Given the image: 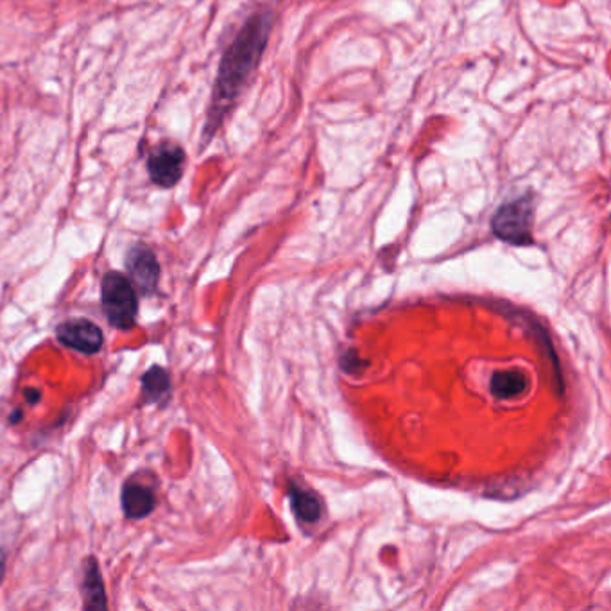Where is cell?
I'll list each match as a JSON object with an SVG mask.
<instances>
[{"label":"cell","mask_w":611,"mask_h":611,"mask_svg":"<svg viewBox=\"0 0 611 611\" xmlns=\"http://www.w3.org/2000/svg\"><path fill=\"white\" fill-rule=\"evenodd\" d=\"M273 30V16L270 11H262L246 20L220 58L216 83L212 90L211 106L206 112L205 126L201 135V149L214 140L226 118L234 112L235 104L245 92L260 58L264 55Z\"/></svg>","instance_id":"1"},{"label":"cell","mask_w":611,"mask_h":611,"mask_svg":"<svg viewBox=\"0 0 611 611\" xmlns=\"http://www.w3.org/2000/svg\"><path fill=\"white\" fill-rule=\"evenodd\" d=\"M101 305L113 328L129 330L137 324V291L123 273L112 271L104 276L101 282Z\"/></svg>","instance_id":"2"},{"label":"cell","mask_w":611,"mask_h":611,"mask_svg":"<svg viewBox=\"0 0 611 611\" xmlns=\"http://www.w3.org/2000/svg\"><path fill=\"white\" fill-rule=\"evenodd\" d=\"M534 201L533 197L520 196L500 206L491 220L494 231L499 239L511 245H531V226H533Z\"/></svg>","instance_id":"3"},{"label":"cell","mask_w":611,"mask_h":611,"mask_svg":"<svg viewBox=\"0 0 611 611\" xmlns=\"http://www.w3.org/2000/svg\"><path fill=\"white\" fill-rule=\"evenodd\" d=\"M186 155L180 144L163 140L149 151L147 172L160 189H174L185 172Z\"/></svg>","instance_id":"4"},{"label":"cell","mask_w":611,"mask_h":611,"mask_svg":"<svg viewBox=\"0 0 611 611\" xmlns=\"http://www.w3.org/2000/svg\"><path fill=\"white\" fill-rule=\"evenodd\" d=\"M127 279L144 294H152L160 282L157 254L146 245H135L126 254Z\"/></svg>","instance_id":"5"},{"label":"cell","mask_w":611,"mask_h":611,"mask_svg":"<svg viewBox=\"0 0 611 611\" xmlns=\"http://www.w3.org/2000/svg\"><path fill=\"white\" fill-rule=\"evenodd\" d=\"M56 338L64 347L76 352L98 353L103 348V330L89 319H70L56 328Z\"/></svg>","instance_id":"6"},{"label":"cell","mask_w":611,"mask_h":611,"mask_svg":"<svg viewBox=\"0 0 611 611\" xmlns=\"http://www.w3.org/2000/svg\"><path fill=\"white\" fill-rule=\"evenodd\" d=\"M121 500H123L124 514L132 520L146 519L157 506L152 489L146 485H138V483H127Z\"/></svg>","instance_id":"7"},{"label":"cell","mask_w":611,"mask_h":611,"mask_svg":"<svg viewBox=\"0 0 611 611\" xmlns=\"http://www.w3.org/2000/svg\"><path fill=\"white\" fill-rule=\"evenodd\" d=\"M81 588H83L84 608L87 610H103V608L109 607L103 577H101L98 562L93 557H89L84 562L83 587Z\"/></svg>","instance_id":"8"},{"label":"cell","mask_w":611,"mask_h":611,"mask_svg":"<svg viewBox=\"0 0 611 611\" xmlns=\"http://www.w3.org/2000/svg\"><path fill=\"white\" fill-rule=\"evenodd\" d=\"M171 393V377L162 366H152L143 375V396L146 404H160Z\"/></svg>","instance_id":"9"},{"label":"cell","mask_w":611,"mask_h":611,"mask_svg":"<svg viewBox=\"0 0 611 611\" xmlns=\"http://www.w3.org/2000/svg\"><path fill=\"white\" fill-rule=\"evenodd\" d=\"M528 378L522 372H499L491 378V393L499 398H509L523 393Z\"/></svg>","instance_id":"10"},{"label":"cell","mask_w":611,"mask_h":611,"mask_svg":"<svg viewBox=\"0 0 611 611\" xmlns=\"http://www.w3.org/2000/svg\"><path fill=\"white\" fill-rule=\"evenodd\" d=\"M291 500H293L294 513L298 514L299 520L316 522L319 519L321 503L316 495L310 494L307 489L294 488L291 491Z\"/></svg>","instance_id":"11"},{"label":"cell","mask_w":611,"mask_h":611,"mask_svg":"<svg viewBox=\"0 0 611 611\" xmlns=\"http://www.w3.org/2000/svg\"><path fill=\"white\" fill-rule=\"evenodd\" d=\"M39 396H42V393L38 389H25V400L30 401V404L39 401Z\"/></svg>","instance_id":"12"},{"label":"cell","mask_w":611,"mask_h":611,"mask_svg":"<svg viewBox=\"0 0 611 611\" xmlns=\"http://www.w3.org/2000/svg\"><path fill=\"white\" fill-rule=\"evenodd\" d=\"M4 567H5V554L2 548H0V579L4 576Z\"/></svg>","instance_id":"13"},{"label":"cell","mask_w":611,"mask_h":611,"mask_svg":"<svg viewBox=\"0 0 611 611\" xmlns=\"http://www.w3.org/2000/svg\"><path fill=\"white\" fill-rule=\"evenodd\" d=\"M10 421L11 423H13V426H15V423H19V421H22V412H13V415H11Z\"/></svg>","instance_id":"14"}]
</instances>
